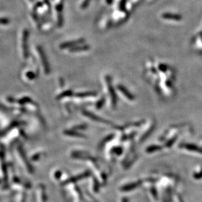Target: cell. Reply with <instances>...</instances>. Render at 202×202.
Masks as SVG:
<instances>
[{"label":"cell","instance_id":"7","mask_svg":"<svg viewBox=\"0 0 202 202\" xmlns=\"http://www.w3.org/2000/svg\"><path fill=\"white\" fill-rule=\"evenodd\" d=\"M83 114H84L86 116H87L88 118H89L90 119H91V120H92L95 121L102 123V124H107V125H113L112 123H110V121H109L107 120H105L103 118H99L98 116H96V115H95V114L91 113L90 112H88V111H84Z\"/></svg>","mask_w":202,"mask_h":202},{"label":"cell","instance_id":"2","mask_svg":"<svg viewBox=\"0 0 202 202\" xmlns=\"http://www.w3.org/2000/svg\"><path fill=\"white\" fill-rule=\"evenodd\" d=\"M190 133L191 130L188 125H174L166 129L161 134L158 140V143L163 144L162 146V150L171 149L174 144L177 143L180 138Z\"/></svg>","mask_w":202,"mask_h":202},{"label":"cell","instance_id":"3","mask_svg":"<svg viewBox=\"0 0 202 202\" xmlns=\"http://www.w3.org/2000/svg\"><path fill=\"white\" fill-rule=\"evenodd\" d=\"M105 83L107 85V93L109 94V97L110 98V104L113 108H115L117 104V94L115 93V91L113 86L111 78L109 76H106L105 78Z\"/></svg>","mask_w":202,"mask_h":202},{"label":"cell","instance_id":"14","mask_svg":"<svg viewBox=\"0 0 202 202\" xmlns=\"http://www.w3.org/2000/svg\"><path fill=\"white\" fill-rule=\"evenodd\" d=\"M72 94H73L72 91H67L61 93L60 95L58 97V99H60V98H62L66 97H69V96L72 95Z\"/></svg>","mask_w":202,"mask_h":202},{"label":"cell","instance_id":"12","mask_svg":"<svg viewBox=\"0 0 202 202\" xmlns=\"http://www.w3.org/2000/svg\"><path fill=\"white\" fill-rule=\"evenodd\" d=\"M95 95H96V93L95 92H85V93H79L77 94V97L81 98H85Z\"/></svg>","mask_w":202,"mask_h":202},{"label":"cell","instance_id":"8","mask_svg":"<svg viewBox=\"0 0 202 202\" xmlns=\"http://www.w3.org/2000/svg\"><path fill=\"white\" fill-rule=\"evenodd\" d=\"M85 41L84 39H77V40H74V41H67L66 43H62V44L60 45V48L62 49H65L68 48V47H71L72 48L73 47H75L78 44H81V43H83Z\"/></svg>","mask_w":202,"mask_h":202},{"label":"cell","instance_id":"5","mask_svg":"<svg viewBox=\"0 0 202 202\" xmlns=\"http://www.w3.org/2000/svg\"><path fill=\"white\" fill-rule=\"evenodd\" d=\"M117 90L119 91L120 93L122 94V97H123L126 101H128L129 102H133L136 100L135 97L132 94L131 92L129 91V90L126 88V87L123 86L122 85H118L117 87Z\"/></svg>","mask_w":202,"mask_h":202},{"label":"cell","instance_id":"16","mask_svg":"<svg viewBox=\"0 0 202 202\" xmlns=\"http://www.w3.org/2000/svg\"><path fill=\"white\" fill-rule=\"evenodd\" d=\"M105 98H102L99 101V102L96 104V108L100 109L101 108H102L103 106H104V104H105Z\"/></svg>","mask_w":202,"mask_h":202},{"label":"cell","instance_id":"10","mask_svg":"<svg viewBox=\"0 0 202 202\" xmlns=\"http://www.w3.org/2000/svg\"><path fill=\"white\" fill-rule=\"evenodd\" d=\"M162 17H163V18H165V19L174 20V21H179V20L181 19V16H179V15H173V14H169V13H166V14L163 15Z\"/></svg>","mask_w":202,"mask_h":202},{"label":"cell","instance_id":"6","mask_svg":"<svg viewBox=\"0 0 202 202\" xmlns=\"http://www.w3.org/2000/svg\"><path fill=\"white\" fill-rule=\"evenodd\" d=\"M27 38H28V31L25 30H24L22 34V54L23 57L24 58H27L28 56V48H27Z\"/></svg>","mask_w":202,"mask_h":202},{"label":"cell","instance_id":"15","mask_svg":"<svg viewBox=\"0 0 202 202\" xmlns=\"http://www.w3.org/2000/svg\"><path fill=\"white\" fill-rule=\"evenodd\" d=\"M194 177L196 179H201V178L202 177V167L200 168L199 171H197L194 173Z\"/></svg>","mask_w":202,"mask_h":202},{"label":"cell","instance_id":"11","mask_svg":"<svg viewBox=\"0 0 202 202\" xmlns=\"http://www.w3.org/2000/svg\"><path fill=\"white\" fill-rule=\"evenodd\" d=\"M90 47L88 45H83V46H75L70 49L71 52H78V51H85L88 50Z\"/></svg>","mask_w":202,"mask_h":202},{"label":"cell","instance_id":"18","mask_svg":"<svg viewBox=\"0 0 202 202\" xmlns=\"http://www.w3.org/2000/svg\"><path fill=\"white\" fill-rule=\"evenodd\" d=\"M89 2H90V0H83V2L81 5V7L82 8V9H85V8L87 7V5L89 4Z\"/></svg>","mask_w":202,"mask_h":202},{"label":"cell","instance_id":"9","mask_svg":"<svg viewBox=\"0 0 202 202\" xmlns=\"http://www.w3.org/2000/svg\"><path fill=\"white\" fill-rule=\"evenodd\" d=\"M64 134L67 136L69 137H84V134L77 133V131H75L73 130H67L64 131Z\"/></svg>","mask_w":202,"mask_h":202},{"label":"cell","instance_id":"4","mask_svg":"<svg viewBox=\"0 0 202 202\" xmlns=\"http://www.w3.org/2000/svg\"><path fill=\"white\" fill-rule=\"evenodd\" d=\"M37 51H38V53L39 55V57H40V60L42 63L43 69H44V72L46 74H49L50 70V66H49L48 61H47L46 55L44 52V51H43L41 47H37Z\"/></svg>","mask_w":202,"mask_h":202},{"label":"cell","instance_id":"20","mask_svg":"<svg viewBox=\"0 0 202 202\" xmlns=\"http://www.w3.org/2000/svg\"><path fill=\"white\" fill-rule=\"evenodd\" d=\"M112 1H113V0H107V2L108 3H111Z\"/></svg>","mask_w":202,"mask_h":202},{"label":"cell","instance_id":"13","mask_svg":"<svg viewBox=\"0 0 202 202\" xmlns=\"http://www.w3.org/2000/svg\"><path fill=\"white\" fill-rule=\"evenodd\" d=\"M140 184V182H138V183H133L131 184H129L130 186H128V187H126V188L124 187V190H126V191H129L130 190H132L135 188H137L139 185Z\"/></svg>","mask_w":202,"mask_h":202},{"label":"cell","instance_id":"19","mask_svg":"<svg viewBox=\"0 0 202 202\" xmlns=\"http://www.w3.org/2000/svg\"><path fill=\"white\" fill-rule=\"evenodd\" d=\"M86 128V125H77L75 127V129H85Z\"/></svg>","mask_w":202,"mask_h":202},{"label":"cell","instance_id":"17","mask_svg":"<svg viewBox=\"0 0 202 202\" xmlns=\"http://www.w3.org/2000/svg\"><path fill=\"white\" fill-rule=\"evenodd\" d=\"M9 21L5 18H0V25H7L9 24Z\"/></svg>","mask_w":202,"mask_h":202},{"label":"cell","instance_id":"1","mask_svg":"<svg viewBox=\"0 0 202 202\" xmlns=\"http://www.w3.org/2000/svg\"><path fill=\"white\" fill-rule=\"evenodd\" d=\"M145 75L156 92L164 98H171L175 93V71L165 63L149 61L145 64Z\"/></svg>","mask_w":202,"mask_h":202}]
</instances>
